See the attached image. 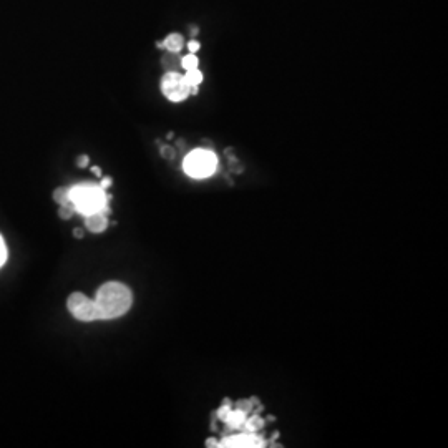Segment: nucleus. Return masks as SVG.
<instances>
[{
    "label": "nucleus",
    "mask_w": 448,
    "mask_h": 448,
    "mask_svg": "<svg viewBox=\"0 0 448 448\" xmlns=\"http://www.w3.org/2000/svg\"><path fill=\"white\" fill-rule=\"evenodd\" d=\"M85 226H87L88 231L95 232V234L103 232L106 228H108V214H106L105 211H97V213L87 214V216H85Z\"/></svg>",
    "instance_id": "0eeeda50"
},
{
    "label": "nucleus",
    "mask_w": 448,
    "mask_h": 448,
    "mask_svg": "<svg viewBox=\"0 0 448 448\" xmlns=\"http://www.w3.org/2000/svg\"><path fill=\"white\" fill-rule=\"evenodd\" d=\"M206 446H209V448H211V446H219V443H218V441L214 440V438H208V441H206Z\"/></svg>",
    "instance_id": "5701e85b"
},
{
    "label": "nucleus",
    "mask_w": 448,
    "mask_h": 448,
    "mask_svg": "<svg viewBox=\"0 0 448 448\" xmlns=\"http://www.w3.org/2000/svg\"><path fill=\"white\" fill-rule=\"evenodd\" d=\"M67 307L70 310V314L73 315L76 320H82V322L100 320L95 301L87 297L85 294H82V292H73V294L68 296Z\"/></svg>",
    "instance_id": "20e7f679"
},
{
    "label": "nucleus",
    "mask_w": 448,
    "mask_h": 448,
    "mask_svg": "<svg viewBox=\"0 0 448 448\" xmlns=\"http://www.w3.org/2000/svg\"><path fill=\"white\" fill-rule=\"evenodd\" d=\"M73 213H75L73 206H60L58 208V216L62 219H70L71 216H73Z\"/></svg>",
    "instance_id": "4468645a"
},
{
    "label": "nucleus",
    "mask_w": 448,
    "mask_h": 448,
    "mask_svg": "<svg viewBox=\"0 0 448 448\" xmlns=\"http://www.w3.org/2000/svg\"><path fill=\"white\" fill-rule=\"evenodd\" d=\"M76 165H78L80 168H85V166L88 165V156H87V154H83V156H80L78 161H76Z\"/></svg>",
    "instance_id": "412c9836"
},
{
    "label": "nucleus",
    "mask_w": 448,
    "mask_h": 448,
    "mask_svg": "<svg viewBox=\"0 0 448 448\" xmlns=\"http://www.w3.org/2000/svg\"><path fill=\"white\" fill-rule=\"evenodd\" d=\"M161 92L171 101H183L189 97V85L184 80V75L170 71L161 78Z\"/></svg>",
    "instance_id": "39448f33"
},
{
    "label": "nucleus",
    "mask_w": 448,
    "mask_h": 448,
    "mask_svg": "<svg viewBox=\"0 0 448 448\" xmlns=\"http://www.w3.org/2000/svg\"><path fill=\"white\" fill-rule=\"evenodd\" d=\"M161 154H163V156H166L168 159H173V158H175V151H173V149L168 148V146L161 148Z\"/></svg>",
    "instance_id": "a211bd4d"
},
{
    "label": "nucleus",
    "mask_w": 448,
    "mask_h": 448,
    "mask_svg": "<svg viewBox=\"0 0 448 448\" xmlns=\"http://www.w3.org/2000/svg\"><path fill=\"white\" fill-rule=\"evenodd\" d=\"M251 407H253V403L248 402V400H241V402H237V410H242L244 414H248V412L251 410Z\"/></svg>",
    "instance_id": "f3484780"
},
{
    "label": "nucleus",
    "mask_w": 448,
    "mask_h": 448,
    "mask_svg": "<svg viewBox=\"0 0 448 448\" xmlns=\"http://www.w3.org/2000/svg\"><path fill=\"white\" fill-rule=\"evenodd\" d=\"M68 191L75 213H80L83 216L97 211H105L106 214H110L108 202L111 201V196L105 189H101L100 184L82 183L68 188Z\"/></svg>",
    "instance_id": "f03ea898"
},
{
    "label": "nucleus",
    "mask_w": 448,
    "mask_h": 448,
    "mask_svg": "<svg viewBox=\"0 0 448 448\" xmlns=\"http://www.w3.org/2000/svg\"><path fill=\"white\" fill-rule=\"evenodd\" d=\"M53 199H55L60 206H73L70 201L68 188H57L55 191H53Z\"/></svg>",
    "instance_id": "9b49d317"
},
{
    "label": "nucleus",
    "mask_w": 448,
    "mask_h": 448,
    "mask_svg": "<svg viewBox=\"0 0 448 448\" xmlns=\"http://www.w3.org/2000/svg\"><path fill=\"white\" fill-rule=\"evenodd\" d=\"M188 50H189V53H196V52L199 50V42L191 40L189 44H188Z\"/></svg>",
    "instance_id": "6ab92c4d"
},
{
    "label": "nucleus",
    "mask_w": 448,
    "mask_h": 448,
    "mask_svg": "<svg viewBox=\"0 0 448 448\" xmlns=\"http://www.w3.org/2000/svg\"><path fill=\"white\" fill-rule=\"evenodd\" d=\"M73 236H75V237H78V239H82L83 236H85V231H83L82 228H75V229H73Z\"/></svg>",
    "instance_id": "4be33fe9"
},
{
    "label": "nucleus",
    "mask_w": 448,
    "mask_h": 448,
    "mask_svg": "<svg viewBox=\"0 0 448 448\" xmlns=\"http://www.w3.org/2000/svg\"><path fill=\"white\" fill-rule=\"evenodd\" d=\"M92 171H93V175H97V176H101V170L98 168V166H93V168H92Z\"/></svg>",
    "instance_id": "b1692460"
},
{
    "label": "nucleus",
    "mask_w": 448,
    "mask_h": 448,
    "mask_svg": "<svg viewBox=\"0 0 448 448\" xmlns=\"http://www.w3.org/2000/svg\"><path fill=\"white\" fill-rule=\"evenodd\" d=\"M111 183H113V179H111V178H108V176H106V178H103V179H101L100 186H101V189H105V191H106V189H108V188L111 186Z\"/></svg>",
    "instance_id": "aec40b11"
},
{
    "label": "nucleus",
    "mask_w": 448,
    "mask_h": 448,
    "mask_svg": "<svg viewBox=\"0 0 448 448\" xmlns=\"http://www.w3.org/2000/svg\"><path fill=\"white\" fill-rule=\"evenodd\" d=\"M242 427L246 428V432L256 433L258 430H261L262 427H264V420H262L259 415H253L251 418H246V422H244Z\"/></svg>",
    "instance_id": "9d476101"
},
{
    "label": "nucleus",
    "mask_w": 448,
    "mask_h": 448,
    "mask_svg": "<svg viewBox=\"0 0 448 448\" xmlns=\"http://www.w3.org/2000/svg\"><path fill=\"white\" fill-rule=\"evenodd\" d=\"M93 301L98 310V317L108 320L121 317L128 312L133 304V294L125 284L111 280L101 286Z\"/></svg>",
    "instance_id": "f257e3e1"
},
{
    "label": "nucleus",
    "mask_w": 448,
    "mask_h": 448,
    "mask_svg": "<svg viewBox=\"0 0 448 448\" xmlns=\"http://www.w3.org/2000/svg\"><path fill=\"white\" fill-rule=\"evenodd\" d=\"M264 440L258 437L256 433H241V435H232V437H226L219 443L223 448H261L264 446Z\"/></svg>",
    "instance_id": "423d86ee"
},
{
    "label": "nucleus",
    "mask_w": 448,
    "mask_h": 448,
    "mask_svg": "<svg viewBox=\"0 0 448 448\" xmlns=\"http://www.w3.org/2000/svg\"><path fill=\"white\" fill-rule=\"evenodd\" d=\"M183 170L191 178H208L218 170V156L209 149H194L184 158Z\"/></svg>",
    "instance_id": "7ed1b4c3"
},
{
    "label": "nucleus",
    "mask_w": 448,
    "mask_h": 448,
    "mask_svg": "<svg viewBox=\"0 0 448 448\" xmlns=\"http://www.w3.org/2000/svg\"><path fill=\"white\" fill-rule=\"evenodd\" d=\"M181 65H183L184 70H193V68H198L199 60H198V57L194 55V53H188L186 57H183Z\"/></svg>",
    "instance_id": "ddd939ff"
},
{
    "label": "nucleus",
    "mask_w": 448,
    "mask_h": 448,
    "mask_svg": "<svg viewBox=\"0 0 448 448\" xmlns=\"http://www.w3.org/2000/svg\"><path fill=\"white\" fill-rule=\"evenodd\" d=\"M184 80H186V83L191 87H198L199 83H202V73L198 70V68H193V70H186V75H184Z\"/></svg>",
    "instance_id": "f8f14e48"
},
{
    "label": "nucleus",
    "mask_w": 448,
    "mask_h": 448,
    "mask_svg": "<svg viewBox=\"0 0 448 448\" xmlns=\"http://www.w3.org/2000/svg\"><path fill=\"white\" fill-rule=\"evenodd\" d=\"M5 259H7V248H5L4 239H2V236H0V267H2Z\"/></svg>",
    "instance_id": "2eb2a0df"
},
{
    "label": "nucleus",
    "mask_w": 448,
    "mask_h": 448,
    "mask_svg": "<svg viewBox=\"0 0 448 448\" xmlns=\"http://www.w3.org/2000/svg\"><path fill=\"white\" fill-rule=\"evenodd\" d=\"M229 410H231V405H229L228 402H226V403L223 405V407H221V409H219V410L216 412V415H218V417L221 418V420H224V418H226V415H228V414H229Z\"/></svg>",
    "instance_id": "dca6fc26"
},
{
    "label": "nucleus",
    "mask_w": 448,
    "mask_h": 448,
    "mask_svg": "<svg viewBox=\"0 0 448 448\" xmlns=\"http://www.w3.org/2000/svg\"><path fill=\"white\" fill-rule=\"evenodd\" d=\"M183 45H184V38H183V35H179V33L168 35L163 44V47H166L170 52H179L183 49Z\"/></svg>",
    "instance_id": "1a4fd4ad"
},
{
    "label": "nucleus",
    "mask_w": 448,
    "mask_h": 448,
    "mask_svg": "<svg viewBox=\"0 0 448 448\" xmlns=\"http://www.w3.org/2000/svg\"><path fill=\"white\" fill-rule=\"evenodd\" d=\"M246 414H244L242 410H229V414L226 415V418H224V422L228 423V425L231 427V428H239V427H242L244 425V422H246Z\"/></svg>",
    "instance_id": "6e6552de"
}]
</instances>
